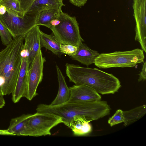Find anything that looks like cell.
<instances>
[{
    "instance_id": "cell-5",
    "label": "cell",
    "mask_w": 146,
    "mask_h": 146,
    "mask_svg": "<svg viewBox=\"0 0 146 146\" xmlns=\"http://www.w3.org/2000/svg\"><path fill=\"white\" fill-rule=\"evenodd\" d=\"M59 18L61 21L60 23L50 29L61 44L78 46L84 41L75 17H72L62 11Z\"/></svg>"
},
{
    "instance_id": "cell-30",
    "label": "cell",
    "mask_w": 146,
    "mask_h": 146,
    "mask_svg": "<svg viewBox=\"0 0 146 146\" xmlns=\"http://www.w3.org/2000/svg\"><path fill=\"white\" fill-rule=\"evenodd\" d=\"M0 135H13L11 133L9 132L7 129H0Z\"/></svg>"
},
{
    "instance_id": "cell-22",
    "label": "cell",
    "mask_w": 146,
    "mask_h": 146,
    "mask_svg": "<svg viewBox=\"0 0 146 146\" xmlns=\"http://www.w3.org/2000/svg\"><path fill=\"white\" fill-rule=\"evenodd\" d=\"M0 36L2 44L6 46L12 41L13 38L8 30L0 21Z\"/></svg>"
},
{
    "instance_id": "cell-32",
    "label": "cell",
    "mask_w": 146,
    "mask_h": 146,
    "mask_svg": "<svg viewBox=\"0 0 146 146\" xmlns=\"http://www.w3.org/2000/svg\"><path fill=\"white\" fill-rule=\"evenodd\" d=\"M0 95L2 96V94L1 91L0 89Z\"/></svg>"
},
{
    "instance_id": "cell-15",
    "label": "cell",
    "mask_w": 146,
    "mask_h": 146,
    "mask_svg": "<svg viewBox=\"0 0 146 146\" xmlns=\"http://www.w3.org/2000/svg\"><path fill=\"white\" fill-rule=\"evenodd\" d=\"M90 121L80 116L74 117L70 122L68 127L76 136H83L88 134L92 130Z\"/></svg>"
},
{
    "instance_id": "cell-9",
    "label": "cell",
    "mask_w": 146,
    "mask_h": 146,
    "mask_svg": "<svg viewBox=\"0 0 146 146\" xmlns=\"http://www.w3.org/2000/svg\"><path fill=\"white\" fill-rule=\"evenodd\" d=\"M133 17L135 20V40L146 52V0H133Z\"/></svg>"
},
{
    "instance_id": "cell-2",
    "label": "cell",
    "mask_w": 146,
    "mask_h": 146,
    "mask_svg": "<svg viewBox=\"0 0 146 146\" xmlns=\"http://www.w3.org/2000/svg\"><path fill=\"white\" fill-rule=\"evenodd\" d=\"M65 67L66 75L70 82L76 85L88 86L99 94H114L121 86L117 78L98 68L69 63H66Z\"/></svg>"
},
{
    "instance_id": "cell-1",
    "label": "cell",
    "mask_w": 146,
    "mask_h": 146,
    "mask_svg": "<svg viewBox=\"0 0 146 146\" xmlns=\"http://www.w3.org/2000/svg\"><path fill=\"white\" fill-rule=\"evenodd\" d=\"M110 108L105 101L79 102L68 101L56 106L44 104L38 105L37 112L47 113L61 117L62 123L68 127L75 116H80L90 122L109 114Z\"/></svg>"
},
{
    "instance_id": "cell-17",
    "label": "cell",
    "mask_w": 146,
    "mask_h": 146,
    "mask_svg": "<svg viewBox=\"0 0 146 146\" xmlns=\"http://www.w3.org/2000/svg\"><path fill=\"white\" fill-rule=\"evenodd\" d=\"M65 5L63 0H35L27 11L39 13L44 10L61 8Z\"/></svg>"
},
{
    "instance_id": "cell-4",
    "label": "cell",
    "mask_w": 146,
    "mask_h": 146,
    "mask_svg": "<svg viewBox=\"0 0 146 146\" xmlns=\"http://www.w3.org/2000/svg\"><path fill=\"white\" fill-rule=\"evenodd\" d=\"M144 58L143 51L137 48L129 51L101 53L96 58L94 64L100 68L132 67L143 62Z\"/></svg>"
},
{
    "instance_id": "cell-8",
    "label": "cell",
    "mask_w": 146,
    "mask_h": 146,
    "mask_svg": "<svg viewBox=\"0 0 146 146\" xmlns=\"http://www.w3.org/2000/svg\"><path fill=\"white\" fill-rule=\"evenodd\" d=\"M41 48L39 49L29 69L27 86L24 97L29 101L38 94L37 89L43 78L44 65L46 59L43 56Z\"/></svg>"
},
{
    "instance_id": "cell-19",
    "label": "cell",
    "mask_w": 146,
    "mask_h": 146,
    "mask_svg": "<svg viewBox=\"0 0 146 146\" xmlns=\"http://www.w3.org/2000/svg\"><path fill=\"white\" fill-rule=\"evenodd\" d=\"M146 113V106L143 105L129 110L123 111V125L126 126L143 116Z\"/></svg>"
},
{
    "instance_id": "cell-7",
    "label": "cell",
    "mask_w": 146,
    "mask_h": 146,
    "mask_svg": "<svg viewBox=\"0 0 146 146\" xmlns=\"http://www.w3.org/2000/svg\"><path fill=\"white\" fill-rule=\"evenodd\" d=\"M39 13L27 11L23 17L7 11L0 15V21L11 34L13 38L25 36L36 25Z\"/></svg>"
},
{
    "instance_id": "cell-27",
    "label": "cell",
    "mask_w": 146,
    "mask_h": 146,
    "mask_svg": "<svg viewBox=\"0 0 146 146\" xmlns=\"http://www.w3.org/2000/svg\"><path fill=\"white\" fill-rule=\"evenodd\" d=\"M70 2L74 5L81 7L85 5L88 0H69Z\"/></svg>"
},
{
    "instance_id": "cell-26",
    "label": "cell",
    "mask_w": 146,
    "mask_h": 146,
    "mask_svg": "<svg viewBox=\"0 0 146 146\" xmlns=\"http://www.w3.org/2000/svg\"><path fill=\"white\" fill-rule=\"evenodd\" d=\"M139 76L138 79V82H139L142 80H145L146 79V61L143 62L142 68L141 71L139 74Z\"/></svg>"
},
{
    "instance_id": "cell-24",
    "label": "cell",
    "mask_w": 146,
    "mask_h": 146,
    "mask_svg": "<svg viewBox=\"0 0 146 146\" xmlns=\"http://www.w3.org/2000/svg\"><path fill=\"white\" fill-rule=\"evenodd\" d=\"M61 52L63 54H67L71 57L75 54L78 48V46L71 44H62L60 45Z\"/></svg>"
},
{
    "instance_id": "cell-18",
    "label": "cell",
    "mask_w": 146,
    "mask_h": 146,
    "mask_svg": "<svg viewBox=\"0 0 146 146\" xmlns=\"http://www.w3.org/2000/svg\"><path fill=\"white\" fill-rule=\"evenodd\" d=\"M33 115L32 114H23L12 119L7 130L13 135H19L24 129L29 119Z\"/></svg>"
},
{
    "instance_id": "cell-16",
    "label": "cell",
    "mask_w": 146,
    "mask_h": 146,
    "mask_svg": "<svg viewBox=\"0 0 146 146\" xmlns=\"http://www.w3.org/2000/svg\"><path fill=\"white\" fill-rule=\"evenodd\" d=\"M40 40L41 48L44 47L58 56L63 54L60 50L61 44L54 35L46 34L40 30Z\"/></svg>"
},
{
    "instance_id": "cell-14",
    "label": "cell",
    "mask_w": 146,
    "mask_h": 146,
    "mask_svg": "<svg viewBox=\"0 0 146 146\" xmlns=\"http://www.w3.org/2000/svg\"><path fill=\"white\" fill-rule=\"evenodd\" d=\"M58 82V90L56 97L50 104L56 106L61 104L69 101L70 97V92L66 82L64 76L59 67L56 66Z\"/></svg>"
},
{
    "instance_id": "cell-21",
    "label": "cell",
    "mask_w": 146,
    "mask_h": 146,
    "mask_svg": "<svg viewBox=\"0 0 146 146\" xmlns=\"http://www.w3.org/2000/svg\"><path fill=\"white\" fill-rule=\"evenodd\" d=\"M0 4L6 7L7 12L19 17H23L25 13L21 10L19 2L17 0H0Z\"/></svg>"
},
{
    "instance_id": "cell-23",
    "label": "cell",
    "mask_w": 146,
    "mask_h": 146,
    "mask_svg": "<svg viewBox=\"0 0 146 146\" xmlns=\"http://www.w3.org/2000/svg\"><path fill=\"white\" fill-rule=\"evenodd\" d=\"M123 111L121 109L117 110L114 114L109 119L108 122L110 126L123 122Z\"/></svg>"
},
{
    "instance_id": "cell-3",
    "label": "cell",
    "mask_w": 146,
    "mask_h": 146,
    "mask_svg": "<svg viewBox=\"0 0 146 146\" xmlns=\"http://www.w3.org/2000/svg\"><path fill=\"white\" fill-rule=\"evenodd\" d=\"M24 37L13 38L11 43L0 51V89L3 96L12 94L15 87L21 64V52Z\"/></svg>"
},
{
    "instance_id": "cell-13",
    "label": "cell",
    "mask_w": 146,
    "mask_h": 146,
    "mask_svg": "<svg viewBox=\"0 0 146 146\" xmlns=\"http://www.w3.org/2000/svg\"><path fill=\"white\" fill-rule=\"evenodd\" d=\"M100 54L97 51L92 50L82 42L78 46L75 54L70 57L72 59L88 66L94 63L96 58Z\"/></svg>"
},
{
    "instance_id": "cell-20",
    "label": "cell",
    "mask_w": 146,
    "mask_h": 146,
    "mask_svg": "<svg viewBox=\"0 0 146 146\" xmlns=\"http://www.w3.org/2000/svg\"><path fill=\"white\" fill-rule=\"evenodd\" d=\"M62 11V8L49 9L39 13L36 25H42L48 28L50 22L58 18Z\"/></svg>"
},
{
    "instance_id": "cell-28",
    "label": "cell",
    "mask_w": 146,
    "mask_h": 146,
    "mask_svg": "<svg viewBox=\"0 0 146 146\" xmlns=\"http://www.w3.org/2000/svg\"><path fill=\"white\" fill-rule=\"evenodd\" d=\"M59 17L58 18L52 19L50 22L49 24V28L50 29L51 28L57 26L60 23L61 21Z\"/></svg>"
},
{
    "instance_id": "cell-10",
    "label": "cell",
    "mask_w": 146,
    "mask_h": 146,
    "mask_svg": "<svg viewBox=\"0 0 146 146\" xmlns=\"http://www.w3.org/2000/svg\"><path fill=\"white\" fill-rule=\"evenodd\" d=\"M21 67L14 91L12 93V100L14 103L18 102L26 93L28 83L29 70L28 57L25 56L21 57Z\"/></svg>"
},
{
    "instance_id": "cell-12",
    "label": "cell",
    "mask_w": 146,
    "mask_h": 146,
    "mask_svg": "<svg viewBox=\"0 0 146 146\" xmlns=\"http://www.w3.org/2000/svg\"><path fill=\"white\" fill-rule=\"evenodd\" d=\"M70 97L69 100L89 102L100 100L101 95L90 88L84 85H75L69 87Z\"/></svg>"
},
{
    "instance_id": "cell-29",
    "label": "cell",
    "mask_w": 146,
    "mask_h": 146,
    "mask_svg": "<svg viewBox=\"0 0 146 146\" xmlns=\"http://www.w3.org/2000/svg\"><path fill=\"white\" fill-rule=\"evenodd\" d=\"M7 12L6 8L4 5L0 4V15H4Z\"/></svg>"
},
{
    "instance_id": "cell-11",
    "label": "cell",
    "mask_w": 146,
    "mask_h": 146,
    "mask_svg": "<svg viewBox=\"0 0 146 146\" xmlns=\"http://www.w3.org/2000/svg\"><path fill=\"white\" fill-rule=\"evenodd\" d=\"M40 31L39 25H36L27 33L24 37L23 48L26 50L28 53L29 69L39 49L41 48Z\"/></svg>"
},
{
    "instance_id": "cell-33",
    "label": "cell",
    "mask_w": 146,
    "mask_h": 146,
    "mask_svg": "<svg viewBox=\"0 0 146 146\" xmlns=\"http://www.w3.org/2000/svg\"></svg>"
},
{
    "instance_id": "cell-25",
    "label": "cell",
    "mask_w": 146,
    "mask_h": 146,
    "mask_svg": "<svg viewBox=\"0 0 146 146\" xmlns=\"http://www.w3.org/2000/svg\"><path fill=\"white\" fill-rule=\"evenodd\" d=\"M20 3L22 11L25 13L28 10L35 0H17Z\"/></svg>"
},
{
    "instance_id": "cell-6",
    "label": "cell",
    "mask_w": 146,
    "mask_h": 146,
    "mask_svg": "<svg viewBox=\"0 0 146 146\" xmlns=\"http://www.w3.org/2000/svg\"><path fill=\"white\" fill-rule=\"evenodd\" d=\"M62 123L61 117L56 115L37 112L29 119L19 135L38 137L50 135L51 129Z\"/></svg>"
},
{
    "instance_id": "cell-31",
    "label": "cell",
    "mask_w": 146,
    "mask_h": 146,
    "mask_svg": "<svg viewBox=\"0 0 146 146\" xmlns=\"http://www.w3.org/2000/svg\"><path fill=\"white\" fill-rule=\"evenodd\" d=\"M5 104V100L3 96L0 95V109L3 108Z\"/></svg>"
}]
</instances>
